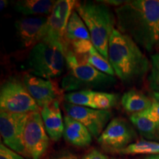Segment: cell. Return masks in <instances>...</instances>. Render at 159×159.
I'll return each instance as SVG.
<instances>
[{
	"label": "cell",
	"instance_id": "cell-1",
	"mask_svg": "<svg viewBox=\"0 0 159 159\" xmlns=\"http://www.w3.org/2000/svg\"><path fill=\"white\" fill-rule=\"evenodd\" d=\"M117 30L152 52L159 43V0L126 1L115 9Z\"/></svg>",
	"mask_w": 159,
	"mask_h": 159
},
{
	"label": "cell",
	"instance_id": "cell-2",
	"mask_svg": "<svg viewBox=\"0 0 159 159\" xmlns=\"http://www.w3.org/2000/svg\"><path fill=\"white\" fill-rule=\"evenodd\" d=\"M108 61L115 75L125 85L141 80L151 66L139 46L116 28L109 41Z\"/></svg>",
	"mask_w": 159,
	"mask_h": 159
},
{
	"label": "cell",
	"instance_id": "cell-3",
	"mask_svg": "<svg viewBox=\"0 0 159 159\" xmlns=\"http://www.w3.org/2000/svg\"><path fill=\"white\" fill-rule=\"evenodd\" d=\"M90 33L93 45L108 61V45L116 25V15L102 2H77L75 6Z\"/></svg>",
	"mask_w": 159,
	"mask_h": 159
},
{
	"label": "cell",
	"instance_id": "cell-4",
	"mask_svg": "<svg viewBox=\"0 0 159 159\" xmlns=\"http://www.w3.org/2000/svg\"><path fill=\"white\" fill-rule=\"evenodd\" d=\"M66 68L67 72L61 81V89L68 93L106 89L116 83V77L105 74L86 62L80 61L67 46L66 47Z\"/></svg>",
	"mask_w": 159,
	"mask_h": 159
},
{
	"label": "cell",
	"instance_id": "cell-5",
	"mask_svg": "<svg viewBox=\"0 0 159 159\" xmlns=\"http://www.w3.org/2000/svg\"><path fill=\"white\" fill-rule=\"evenodd\" d=\"M66 43L44 39L30 49L27 65L35 76L47 80L58 77L66 68Z\"/></svg>",
	"mask_w": 159,
	"mask_h": 159
},
{
	"label": "cell",
	"instance_id": "cell-6",
	"mask_svg": "<svg viewBox=\"0 0 159 159\" xmlns=\"http://www.w3.org/2000/svg\"><path fill=\"white\" fill-rule=\"evenodd\" d=\"M0 108L13 114H30L41 111L27 91L22 80L14 77H9L1 85Z\"/></svg>",
	"mask_w": 159,
	"mask_h": 159
},
{
	"label": "cell",
	"instance_id": "cell-7",
	"mask_svg": "<svg viewBox=\"0 0 159 159\" xmlns=\"http://www.w3.org/2000/svg\"><path fill=\"white\" fill-rule=\"evenodd\" d=\"M49 139L41 112L30 113L23 139L26 157L30 159L42 158L48 150Z\"/></svg>",
	"mask_w": 159,
	"mask_h": 159
},
{
	"label": "cell",
	"instance_id": "cell-8",
	"mask_svg": "<svg viewBox=\"0 0 159 159\" xmlns=\"http://www.w3.org/2000/svg\"><path fill=\"white\" fill-rule=\"evenodd\" d=\"M136 137V131L130 123L125 119L116 117L111 119L97 142L105 150L118 152L132 144Z\"/></svg>",
	"mask_w": 159,
	"mask_h": 159
},
{
	"label": "cell",
	"instance_id": "cell-9",
	"mask_svg": "<svg viewBox=\"0 0 159 159\" xmlns=\"http://www.w3.org/2000/svg\"><path fill=\"white\" fill-rule=\"evenodd\" d=\"M29 114H13L0 111V133L4 144L24 157V133Z\"/></svg>",
	"mask_w": 159,
	"mask_h": 159
},
{
	"label": "cell",
	"instance_id": "cell-10",
	"mask_svg": "<svg viewBox=\"0 0 159 159\" xmlns=\"http://www.w3.org/2000/svg\"><path fill=\"white\" fill-rule=\"evenodd\" d=\"M63 108L67 116L84 125L97 139L111 122L113 116L109 110H96L66 102L63 104Z\"/></svg>",
	"mask_w": 159,
	"mask_h": 159
},
{
	"label": "cell",
	"instance_id": "cell-11",
	"mask_svg": "<svg viewBox=\"0 0 159 159\" xmlns=\"http://www.w3.org/2000/svg\"><path fill=\"white\" fill-rule=\"evenodd\" d=\"M48 16H25L17 19L15 28L21 47L32 49L43 41L47 34Z\"/></svg>",
	"mask_w": 159,
	"mask_h": 159
},
{
	"label": "cell",
	"instance_id": "cell-12",
	"mask_svg": "<svg viewBox=\"0 0 159 159\" xmlns=\"http://www.w3.org/2000/svg\"><path fill=\"white\" fill-rule=\"evenodd\" d=\"M66 102L96 110H109L116 106L119 95L94 90H83L63 95Z\"/></svg>",
	"mask_w": 159,
	"mask_h": 159
},
{
	"label": "cell",
	"instance_id": "cell-13",
	"mask_svg": "<svg viewBox=\"0 0 159 159\" xmlns=\"http://www.w3.org/2000/svg\"><path fill=\"white\" fill-rule=\"evenodd\" d=\"M77 3L75 0L56 1L47 23V34L44 39L65 42V33L69 20Z\"/></svg>",
	"mask_w": 159,
	"mask_h": 159
},
{
	"label": "cell",
	"instance_id": "cell-14",
	"mask_svg": "<svg viewBox=\"0 0 159 159\" xmlns=\"http://www.w3.org/2000/svg\"><path fill=\"white\" fill-rule=\"evenodd\" d=\"M22 81L29 94L40 108L50 105L61 96V91L51 80L42 78L33 74H25Z\"/></svg>",
	"mask_w": 159,
	"mask_h": 159
},
{
	"label": "cell",
	"instance_id": "cell-15",
	"mask_svg": "<svg viewBox=\"0 0 159 159\" xmlns=\"http://www.w3.org/2000/svg\"><path fill=\"white\" fill-rule=\"evenodd\" d=\"M40 112L49 139L54 142H58L64 130V120L62 118L59 100H55L50 105L41 108Z\"/></svg>",
	"mask_w": 159,
	"mask_h": 159
},
{
	"label": "cell",
	"instance_id": "cell-16",
	"mask_svg": "<svg viewBox=\"0 0 159 159\" xmlns=\"http://www.w3.org/2000/svg\"><path fill=\"white\" fill-rule=\"evenodd\" d=\"M63 138L67 142L77 148H86L92 142V135L88 128L76 119L66 115Z\"/></svg>",
	"mask_w": 159,
	"mask_h": 159
},
{
	"label": "cell",
	"instance_id": "cell-17",
	"mask_svg": "<svg viewBox=\"0 0 159 159\" xmlns=\"http://www.w3.org/2000/svg\"><path fill=\"white\" fill-rule=\"evenodd\" d=\"M56 1L52 0H19L14 4V10L27 16H49Z\"/></svg>",
	"mask_w": 159,
	"mask_h": 159
},
{
	"label": "cell",
	"instance_id": "cell-18",
	"mask_svg": "<svg viewBox=\"0 0 159 159\" xmlns=\"http://www.w3.org/2000/svg\"><path fill=\"white\" fill-rule=\"evenodd\" d=\"M121 104L126 112L135 114L148 110L152 104V99L137 89H132L122 95Z\"/></svg>",
	"mask_w": 159,
	"mask_h": 159
},
{
	"label": "cell",
	"instance_id": "cell-19",
	"mask_svg": "<svg viewBox=\"0 0 159 159\" xmlns=\"http://www.w3.org/2000/svg\"><path fill=\"white\" fill-rule=\"evenodd\" d=\"M65 42L89 40L91 41L90 33L83 20L75 11L71 13L65 33Z\"/></svg>",
	"mask_w": 159,
	"mask_h": 159
},
{
	"label": "cell",
	"instance_id": "cell-20",
	"mask_svg": "<svg viewBox=\"0 0 159 159\" xmlns=\"http://www.w3.org/2000/svg\"><path fill=\"white\" fill-rule=\"evenodd\" d=\"M130 122L136 127L143 138L148 141H159V124L148 117L140 114H132Z\"/></svg>",
	"mask_w": 159,
	"mask_h": 159
},
{
	"label": "cell",
	"instance_id": "cell-21",
	"mask_svg": "<svg viewBox=\"0 0 159 159\" xmlns=\"http://www.w3.org/2000/svg\"><path fill=\"white\" fill-rule=\"evenodd\" d=\"M120 155H155L159 154V143L148 140L137 141L119 151Z\"/></svg>",
	"mask_w": 159,
	"mask_h": 159
},
{
	"label": "cell",
	"instance_id": "cell-22",
	"mask_svg": "<svg viewBox=\"0 0 159 159\" xmlns=\"http://www.w3.org/2000/svg\"><path fill=\"white\" fill-rule=\"evenodd\" d=\"M77 57L80 61H84V62H86L92 66L97 70L110 75V76H115V72L111 67L109 61L106 58H105L94 47L84 56Z\"/></svg>",
	"mask_w": 159,
	"mask_h": 159
},
{
	"label": "cell",
	"instance_id": "cell-23",
	"mask_svg": "<svg viewBox=\"0 0 159 159\" xmlns=\"http://www.w3.org/2000/svg\"><path fill=\"white\" fill-rule=\"evenodd\" d=\"M150 73L148 77V85L152 92H159V54L151 56Z\"/></svg>",
	"mask_w": 159,
	"mask_h": 159
},
{
	"label": "cell",
	"instance_id": "cell-24",
	"mask_svg": "<svg viewBox=\"0 0 159 159\" xmlns=\"http://www.w3.org/2000/svg\"><path fill=\"white\" fill-rule=\"evenodd\" d=\"M0 159H25V157L11 150L5 144H0Z\"/></svg>",
	"mask_w": 159,
	"mask_h": 159
},
{
	"label": "cell",
	"instance_id": "cell-25",
	"mask_svg": "<svg viewBox=\"0 0 159 159\" xmlns=\"http://www.w3.org/2000/svg\"><path fill=\"white\" fill-rule=\"evenodd\" d=\"M139 114L148 117L159 124V102L152 99V104L150 108L148 110L143 111L142 113H139Z\"/></svg>",
	"mask_w": 159,
	"mask_h": 159
},
{
	"label": "cell",
	"instance_id": "cell-26",
	"mask_svg": "<svg viewBox=\"0 0 159 159\" xmlns=\"http://www.w3.org/2000/svg\"><path fill=\"white\" fill-rule=\"evenodd\" d=\"M81 159H109L108 157L96 148L91 149Z\"/></svg>",
	"mask_w": 159,
	"mask_h": 159
},
{
	"label": "cell",
	"instance_id": "cell-27",
	"mask_svg": "<svg viewBox=\"0 0 159 159\" xmlns=\"http://www.w3.org/2000/svg\"><path fill=\"white\" fill-rule=\"evenodd\" d=\"M102 2V3L105 4V5H114V6H121L123 4L126 2V1H116V0H113V1H111V0H108V1H100Z\"/></svg>",
	"mask_w": 159,
	"mask_h": 159
},
{
	"label": "cell",
	"instance_id": "cell-28",
	"mask_svg": "<svg viewBox=\"0 0 159 159\" xmlns=\"http://www.w3.org/2000/svg\"><path fill=\"white\" fill-rule=\"evenodd\" d=\"M8 5V1L7 0H1L0 1V11H3Z\"/></svg>",
	"mask_w": 159,
	"mask_h": 159
},
{
	"label": "cell",
	"instance_id": "cell-29",
	"mask_svg": "<svg viewBox=\"0 0 159 159\" xmlns=\"http://www.w3.org/2000/svg\"><path fill=\"white\" fill-rule=\"evenodd\" d=\"M152 99H153V100L159 102V92H152Z\"/></svg>",
	"mask_w": 159,
	"mask_h": 159
},
{
	"label": "cell",
	"instance_id": "cell-30",
	"mask_svg": "<svg viewBox=\"0 0 159 159\" xmlns=\"http://www.w3.org/2000/svg\"><path fill=\"white\" fill-rule=\"evenodd\" d=\"M144 159H159V154L150 155V156H146Z\"/></svg>",
	"mask_w": 159,
	"mask_h": 159
},
{
	"label": "cell",
	"instance_id": "cell-31",
	"mask_svg": "<svg viewBox=\"0 0 159 159\" xmlns=\"http://www.w3.org/2000/svg\"><path fill=\"white\" fill-rule=\"evenodd\" d=\"M64 159H77V158L74 156H71V155H67V156H63Z\"/></svg>",
	"mask_w": 159,
	"mask_h": 159
},
{
	"label": "cell",
	"instance_id": "cell-32",
	"mask_svg": "<svg viewBox=\"0 0 159 159\" xmlns=\"http://www.w3.org/2000/svg\"><path fill=\"white\" fill-rule=\"evenodd\" d=\"M55 159H64V158H63V156H61V157H59V158H55Z\"/></svg>",
	"mask_w": 159,
	"mask_h": 159
},
{
	"label": "cell",
	"instance_id": "cell-33",
	"mask_svg": "<svg viewBox=\"0 0 159 159\" xmlns=\"http://www.w3.org/2000/svg\"><path fill=\"white\" fill-rule=\"evenodd\" d=\"M158 47H159V43H158Z\"/></svg>",
	"mask_w": 159,
	"mask_h": 159
}]
</instances>
